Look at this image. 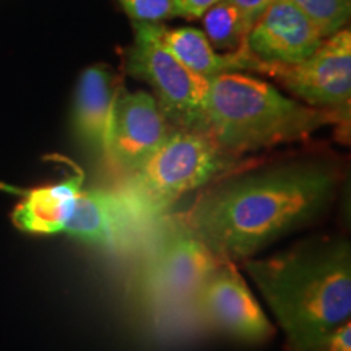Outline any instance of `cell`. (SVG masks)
Returning <instances> with one entry per match:
<instances>
[{
	"label": "cell",
	"instance_id": "cell-1",
	"mask_svg": "<svg viewBox=\"0 0 351 351\" xmlns=\"http://www.w3.org/2000/svg\"><path fill=\"white\" fill-rule=\"evenodd\" d=\"M339 173L327 163L280 165L215 184L182 221L228 262L247 261L330 207Z\"/></svg>",
	"mask_w": 351,
	"mask_h": 351
},
{
	"label": "cell",
	"instance_id": "cell-2",
	"mask_svg": "<svg viewBox=\"0 0 351 351\" xmlns=\"http://www.w3.org/2000/svg\"><path fill=\"white\" fill-rule=\"evenodd\" d=\"M244 262L291 351H320L351 319V241L326 236Z\"/></svg>",
	"mask_w": 351,
	"mask_h": 351
},
{
	"label": "cell",
	"instance_id": "cell-3",
	"mask_svg": "<svg viewBox=\"0 0 351 351\" xmlns=\"http://www.w3.org/2000/svg\"><path fill=\"white\" fill-rule=\"evenodd\" d=\"M330 124V109L288 98L244 72L221 73L210 80L207 134L231 155L296 142Z\"/></svg>",
	"mask_w": 351,
	"mask_h": 351
},
{
	"label": "cell",
	"instance_id": "cell-4",
	"mask_svg": "<svg viewBox=\"0 0 351 351\" xmlns=\"http://www.w3.org/2000/svg\"><path fill=\"white\" fill-rule=\"evenodd\" d=\"M234 160L208 134L174 129L122 189L147 219L160 225L176 202L221 179Z\"/></svg>",
	"mask_w": 351,
	"mask_h": 351
},
{
	"label": "cell",
	"instance_id": "cell-5",
	"mask_svg": "<svg viewBox=\"0 0 351 351\" xmlns=\"http://www.w3.org/2000/svg\"><path fill=\"white\" fill-rule=\"evenodd\" d=\"M219 258L182 219L161 228L135 282L140 309L158 324L195 307V298Z\"/></svg>",
	"mask_w": 351,
	"mask_h": 351
},
{
	"label": "cell",
	"instance_id": "cell-6",
	"mask_svg": "<svg viewBox=\"0 0 351 351\" xmlns=\"http://www.w3.org/2000/svg\"><path fill=\"white\" fill-rule=\"evenodd\" d=\"M160 23H137L127 72L152 88L158 106L176 129L207 134L210 80L189 70L168 49Z\"/></svg>",
	"mask_w": 351,
	"mask_h": 351
},
{
	"label": "cell",
	"instance_id": "cell-7",
	"mask_svg": "<svg viewBox=\"0 0 351 351\" xmlns=\"http://www.w3.org/2000/svg\"><path fill=\"white\" fill-rule=\"evenodd\" d=\"M195 306L208 328L232 340L257 345L275 333L234 262L223 261L212 271L197 293Z\"/></svg>",
	"mask_w": 351,
	"mask_h": 351
},
{
	"label": "cell",
	"instance_id": "cell-8",
	"mask_svg": "<svg viewBox=\"0 0 351 351\" xmlns=\"http://www.w3.org/2000/svg\"><path fill=\"white\" fill-rule=\"evenodd\" d=\"M270 77L309 106H341L351 99V25L327 36L302 62L271 65Z\"/></svg>",
	"mask_w": 351,
	"mask_h": 351
},
{
	"label": "cell",
	"instance_id": "cell-9",
	"mask_svg": "<svg viewBox=\"0 0 351 351\" xmlns=\"http://www.w3.org/2000/svg\"><path fill=\"white\" fill-rule=\"evenodd\" d=\"M169 125L152 93H119L114 104L106 160L130 176L160 148L169 135Z\"/></svg>",
	"mask_w": 351,
	"mask_h": 351
},
{
	"label": "cell",
	"instance_id": "cell-10",
	"mask_svg": "<svg viewBox=\"0 0 351 351\" xmlns=\"http://www.w3.org/2000/svg\"><path fill=\"white\" fill-rule=\"evenodd\" d=\"M155 225L145 218L124 189L82 191L65 232L70 238L104 249H119Z\"/></svg>",
	"mask_w": 351,
	"mask_h": 351
},
{
	"label": "cell",
	"instance_id": "cell-11",
	"mask_svg": "<svg viewBox=\"0 0 351 351\" xmlns=\"http://www.w3.org/2000/svg\"><path fill=\"white\" fill-rule=\"evenodd\" d=\"M319 28L288 0H274L254 23L247 49L271 65H296L324 41Z\"/></svg>",
	"mask_w": 351,
	"mask_h": 351
},
{
	"label": "cell",
	"instance_id": "cell-12",
	"mask_svg": "<svg viewBox=\"0 0 351 351\" xmlns=\"http://www.w3.org/2000/svg\"><path fill=\"white\" fill-rule=\"evenodd\" d=\"M117 95L111 72L103 65L85 69L78 78L72 112L73 134L78 143L96 156L108 155Z\"/></svg>",
	"mask_w": 351,
	"mask_h": 351
},
{
	"label": "cell",
	"instance_id": "cell-13",
	"mask_svg": "<svg viewBox=\"0 0 351 351\" xmlns=\"http://www.w3.org/2000/svg\"><path fill=\"white\" fill-rule=\"evenodd\" d=\"M163 41L168 49L178 57L189 70L197 75L212 78L230 72H258L270 75L271 64L262 62L252 52L245 49L218 54L202 29L176 28L166 29L163 26Z\"/></svg>",
	"mask_w": 351,
	"mask_h": 351
},
{
	"label": "cell",
	"instance_id": "cell-14",
	"mask_svg": "<svg viewBox=\"0 0 351 351\" xmlns=\"http://www.w3.org/2000/svg\"><path fill=\"white\" fill-rule=\"evenodd\" d=\"M83 191V176L29 191L13 212V223L33 234H56L65 230Z\"/></svg>",
	"mask_w": 351,
	"mask_h": 351
},
{
	"label": "cell",
	"instance_id": "cell-15",
	"mask_svg": "<svg viewBox=\"0 0 351 351\" xmlns=\"http://www.w3.org/2000/svg\"><path fill=\"white\" fill-rule=\"evenodd\" d=\"M205 36L219 49L236 52L247 47V38L252 23L228 0H219L200 16Z\"/></svg>",
	"mask_w": 351,
	"mask_h": 351
},
{
	"label": "cell",
	"instance_id": "cell-16",
	"mask_svg": "<svg viewBox=\"0 0 351 351\" xmlns=\"http://www.w3.org/2000/svg\"><path fill=\"white\" fill-rule=\"evenodd\" d=\"M317 26L324 38L351 21V0H288Z\"/></svg>",
	"mask_w": 351,
	"mask_h": 351
},
{
	"label": "cell",
	"instance_id": "cell-17",
	"mask_svg": "<svg viewBox=\"0 0 351 351\" xmlns=\"http://www.w3.org/2000/svg\"><path fill=\"white\" fill-rule=\"evenodd\" d=\"M135 23H160L181 16L176 0H119Z\"/></svg>",
	"mask_w": 351,
	"mask_h": 351
},
{
	"label": "cell",
	"instance_id": "cell-18",
	"mask_svg": "<svg viewBox=\"0 0 351 351\" xmlns=\"http://www.w3.org/2000/svg\"><path fill=\"white\" fill-rule=\"evenodd\" d=\"M228 2H231L236 8H239L245 19L254 25L274 0H228Z\"/></svg>",
	"mask_w": 351,
	"mask_h": 351
},
{
	"label": "cell",
	"instance_id": "cell-19",
	"mask_svg": "<svg viewBox=\"0 0 351 351\" xmlns=\"http://www.w3.org/2000/svg\"><path fill=\"white\" fill-rule=\"evenodd\" d=\"M320 351H351V319L333 333Z\"/></svg>",
	"mask_w": 351,
	"mask_h": 351
},
{
	"label": "cell",
	"instance_id": "cell-20",
	"mask_svg": "<svg viewBox=\"0 0 351 351\" xmlns=\"http://www.w3.org/2000/svg\"><path fill=\"white\" fill-rule=\"evenodd\" d=\"M219 0H176L181 16H187V19H200Z\"/></svg>",
	"mask_w": 351,
	"mask_h": 351
},
{
	"label": "cell",
	"instance_id": "cell-21",
	"mask_svg": "<svg viewBox=\"0 0 351 351\" xmlns=\"http://www.w3.org/2000/svg\"><path fill=\"white\" fill-rule=\"evenodd\" d=\"M332 125L339 127V132L345 138H351V99L339 108L330 109Z\"/></svg>",
	"mask_w": 351,
	"mask_h": 351
},
{
	"label": "cell",
	"instance_id": "cell-22",
	"mask_svg": "<svg viewBox=\"0 0 351 351\" xmlns=\"http://www.w3.org/2000/svg\"><path fill=\"white\" fill-rule=\"evenodd\" d=\"M341 210H343V218L348 225L350 231H351V176L350 179L346 181L345 187H343V199H341Z\"/></svg>",
	"mask_w": 351,
	"mask_h": 351
}]
</instances>
